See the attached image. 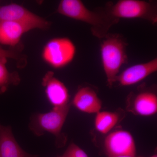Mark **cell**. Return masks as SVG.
Instances as JSON below:
<instances>
[{"instance_id":"obj_1","label":"cell","mask_w":157,"mask_h":157,"mask_svg":"<svg viewBox=\"0 0 157 157\" xmlns=\"http://www.w3.org/2000/svg\"><path fill=\"white\" fill-rule=\"evenodd\" d=\"M57 12L87 24L93 36L100 39L105 38L111 27L119 21V19L113 17L107 9L92 11L79 0H62L58 7Z\"/></svg>"},{"instance_id":"obj_2","label":"cell","mask_w":157,"mask_h":157,"mask_svg":"<svg viewBox=\"0 0 157 157\" xmlns=\"http://www.w3.org/2000/svg\"><path fill=\"white\" fill-rule=\"evenodd\" d=\"M127 45L126 41L120 34L109 33L101 43L102 65L109 87L116 82L122 66L128 63Z\"/></svg>"},{"instance_id":"obj_3","label":"cell","mask_w":157,"mask_h":157,"mask_svg":"<svg viewBox=\"0 0 157 157\" xmlns=\"http://www.w3.org/2000/svg\"><path fill=\"white\" fill-rule=\"evenodd\" d=\"M71 106L70 103L63 107H53L49 112L33 115L29 128L34 135L41 136L45 132L54 135L57 147L64 146L67 137L61 133Z\"/></svg>"},{"instance_id":"obj_4","label":"cell","mask_w":157,"mask_h":157,"mask_svg":"<svg viewBox=\"0 0 157 157\" xmlns=\"http://www.w3.org/2000/svg\"><path fill=\"white\" fill-rule=\"evenodd\" d=\"M107 10L117 19L140 18L153 25L157 22V5L153 1L120 0L114 5L109 3Z\"/></svg>"},{"instance_id":"obj_5","label":"cell","mask_w":157,"mask_h":157,"mask_svg":"<svg viewBox=\"0 0 157 157\" xmlns=\"http://www.w3.org/2000/svg\"><path fill=\"white\" fill-rule=\"evenodd\" d=\"M76 46L70 39L57 38L47 42L42 51V58L56 69L63 67L73 60L76 54Z\"/></svg>"},{"instance_id":"obj_6","label":"cell","mask_w":157,"mask_h":157,"mask_svg":"<svg viewBox=\"0 0 157 157\" xmlns=\"http://www.w3.org/2000/svg\"><path fill=\"white\" fill-rule=\"evenodd\" d=\"M0 21L20 23L28 26L32 30H45L50 26L47 21L16 4L0 6Z\"/></svg>"},{"instance_id":"obj_7","label":"cell","mask_w":157,"mask_h":157,"mask_svg":"<svg viewBox=\"0 0 157 157\" xmlns=\"http://www.w3.org/2000/svg\"><path fill=\"white\" fill-rule=\"evenodd\" d=\"M104 150L108 157L123 155H136L135 140L128 131L117 130L111 132L105 138Z\"/></svg>"},{"instance_id":"obj_8","label":"cell","mask_w":157,"mask_h":157,"mask_svg":"<svg viewBox=\"0 0 157 157\" xmlns=\"http://www.w3.org/2000/svg\"><path fill=\"white\" fill-rule=\"evenodd\" d=\"M42 85L45 94L53 107H60L69 104V91L65 84L56 78L54 73L48 71L42 78Z\"/></svg>"},{"instance_id":"obj_9","label":"cell","mask_w":157,"mask_h":157,"mask_svg":"<svg viewBox=\"0 0 157 157\" xmlns=\"http://www.w3.org/2000/svg\"><path fill=\"white\" fill-rule=\"evenodd\" d=\"M157 71V58L143 63L137 64L127 68L118 75L116 82L120 85L127 86L133 85Z\"/></svg>"},{"instance_id":"obj_10","label":"cell","mask_w":157,"mask_h":157,"mask_svg":"<svg viewBox=\"0 0 157 157\" xmlns=\"http://www.w3.org/2000/svg\"><path fill=\"white\" fill-rule=\"evenodd\" d=\"M72 104L79 111L88 113L100 112L102 103L97 92L89 86H83L78 90Z\"/></svg>"},{"instance_id":"obj_11","label":"cell","mask_w":157,"mask_h":157,"mask_svg":"<svg viewBox=\"0 0 157 157\" xmlns=\"http://www.w3.org/2000/svg\"><path fill=\"white\" fill-rule=\"evenodd\" d=\"M129 104V110L134 114L149 116L157 112V96L150 91H143L135 95Z\"/></svg>"},{"instance_id":"obj_12","label":"cell","mask_w":157,"mask_h":157,"mask_svg":"<svg viewBox=\"0 0 157 157\" xmlns=\"http://www.w3.org/2000/svg\"><path fill=\"white\" fill-rule=\"evenodd\" d=\"M24 151L15 140L10 126L0 124V157H36Z\"/></svg>"},{"instance_id":"obj_13","label":"cell","mask_w":157,"mask_h":157,"mask_svg":"<svg viewBox=\"0 0 157 157\" xmlns=\"http://www.w3.org/2000/svg\"><path fill=\"white\" fill-rule=\"evenodd\" d=\"M28 26L11 21H0V43L14 46L19 43L24 34L31 30Z\"/></svg>"},{"instance_id":"obj_14","label":"cell","mask_w":157,"mask_h":157,"mask_svg":"<svg viewBox=\"0 0 157 157\" xmlns=\"http://www.w3.org/2000/svg\"><path fill=\"white\" fill-rule=\"evenodd\" d=\"M120 118L119 113L117 112L100 111L96 113L95 128L101 134H107L117 124Z\"/></svg>"},{"instance_id":"obj_15","label":"cell","mask_w":157,"mask_h":157,"mask_svg":"<svg viewBox=\"0 0 157 157\" xmlns=\"http://www.w3.org/2000/svg\"><path fill=\"white\" fill-rule=\"evenodd\" d=\"M7 59L0 58V93L6 91L10 85H17L19 83V76L15 73H10L6 68Z\"/></svg>"},{"instance_id":"obj_16","label":"cell","mask_w":157,"mask_h":157,"mask_svg":"<svg viewBox=\"0 0 157 157\" xmlns=\"http://www.w3.org/2000/svg\"><path fill=\"white\" fill-rule=\"evenodd\" d=\"M0 58L16 59L18 58V56L13 51L6 50L0 47Z\"/></svg>"},{"instance_id":"obj_17","label":"cell","mask_w":157,"mask_h":157,"mask_svg":"<svg viewBox=\"0 0 157 157\" xmlns=\"http://www.w3.org/2000/svg\"><path fill=\"white\" fill-rule=\"evenodd\" d=\"M114 157H142L141 156H137L136 155H123L117 156Z\"/></svg>"},{"instance_id":"obj_18","label":"cell","mask_w":157,"mask_h":157,"mask_svg":"<svg viewBox=\"0 0 157 157\" xmlns=\"http://www.w3.org/2000/svg\"><path fill=\"white\" fill-rule=\"evenodd\" d=\"M150 157H157V154H155L153 155L152 156H151Z\"/></svg>"},{"instance_id":"obj_19","label":"cell","mask_w":157,"mask_h":157,"mask_svg":"<svg viewBox=\"0 0 157 157\" xmlns=\"http://www.w3.org/2000/svg\"><path fill=\"white\" fill-rule=\"evenodd\" d=\"M58 157H63V156H59Z\"/></svg>"}]
</instances>
